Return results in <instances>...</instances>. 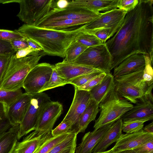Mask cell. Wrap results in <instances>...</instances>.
Instances as JSON below:
<instances>
[{
    "label": "cell",
    "mask_w": 153,
    "mask_h": 153,
    "mask_svg": "<svg viewBox=\"0 0 153 153\" xmlns=\"http://www.w3.org/2000/svg\"><path fill=\"white\" fill-rule=\"evenodd\" d=\"M72 126L71 122L63 120L62 122L54 129H53L51 134L53 136L70 132H75L72 130Z\"/></svg>",
    "instance_id": "obj_36"
},
{
    "label": "cell",
    "mask_w": 153,
    "mask_h": 153,
    "mask_svg": "<svg viewBox=\"0 0 153 153\" xmlns=\"http://www.w3.org/2000/svg\"><path fill=\"white\" fill-rule=\"evenodd\" d=\"M127 13L126 11L118 8L101 13V15L95 19L84 25L82 30L93 34L100 30L110 28L109 39L118 30Z\"/></svg>",
    "instance_id": "obj_8"
},
{
    "label": "cell",
    "mask_w": 153,
    "mask_h": 153,
    "mask_svg": "<svg viewBox=\"0 0 153 153\" xmlns=\"http://www.w3.org/2000/svg\"><path fill=\"white\" fill-rule=\"evenodd\" d=\"M111 29L110 28L102 29L97 31L92 34L96 36L103 44H104L108 39Z\"/></svg>",
    "instance_id": "obj_43"
},
{
    "label": "cell",
    "mask_w": 153,
    "mask_h": 153,
    "mask_svg": "<svg viewBox=\"0 0 153 153\" xmlns=\"http://www.w3.org/2000/svg\"><path fill=\"white\" fill-rule=\"evenodd\" d=\"M54 65L47 63H42L36 65L26 77L23 88L26 92L33 95L39 93L50 79Z\"/></svg>",
    "instance_id": "obj_10"
},
{
    "label": "cell",
    "mask_w": 153,
    "mask_h": 153,
    "mask_svg": "<svg viewBox=\"0 0 153 153\" xmlns=\"http://www.w3.org/2000/svg\"><path fill=\"white\" fill-rule=\"evenodd\" d=\"M19 128V124L13 126L0 137V153H13Z\"/></svg>",
    "instance_id": "obj_24"
},
{
    "label": "cell",
    "mask_w": 153,
    "mask_h": 153,
    "mask_svg": "<svg viewBox=\"0 0 153 153\" xmlns=\"http://www.w3.org/2000/svg\"><path fill=\"white\" fill-rule=\"evenodd\" d=\"M10 42L12 48L16 52L19 50L29 46L25 39H14Z\"/></svg>",
    "instance_id": "obj_44"
},
{
    "label": "cell",
    "mask_w": 153,
    "mask_h": 153,
    "mask_svg": "<svg viewBox=\"0 0 153 153\" xmlns=\"http://www.w3.org/2000/svg\"><path fill=\"white\" fill-rule=\"evenodd\" d=\"M99 111V104L91 98L88 105L80 117L77 134L85 132L89 123L95 120Z\"/></svg>",
    "instance_id": "obj_25"
},
{
    "label": "cell",
    "mask_w": 153,
    "mask_h": 153,
    "mask_svg": "<svg viewBox=\"0 0 153 153\" xmlns=\"http://www.w3.org/2000/svg\"><path fill=\"white\" fill-rule=\"evenodd\" d=\"M101 13L85 8L67 7L59 10H50L37 23L59 19H71L82 21L87 24L95 19Z\"/></svg>",
    "instance_id": "obj_11"
},
{
    "label": "cell",
    "mask_w": 153,
    "mask_h": 153,
    "mask_svg": "<svg viewBox=\"0 0 153 153\" xmlns=\"http://www.w3.org/2000/svg\"><path fill=\"white\" fill-rule=\"evenodd\" d=\"M135 153H153V140L133 149Z\"/></svg>",
    "instance_id": "obj_41"
},
{
    "label": "cell",
    "mask_w": 153,
    "mask_h": 153,
    "mask_svg": "<svg viewBox=\"0 0 153 153\" xmlns=\"http://www.w3.org/2000/svg\"><path fill=\"white\" fill-rule=\"evenodd\" d=\"M120 119L123 120L147 119L149 121L152 120L153 102L148 100L138 102Z\"/></svg>",
    "instance_id": "obj_21"
},
{
    "label": "cell",
    "mask_w": 153,
    "mask_h": 153,
    "mask_svg": "<svg viewBox=\"0 0 153 153\" xmlns=\"http://www.w3.org/2000/svg\"><path fill=\"white\" fill-rule=\"evenodd\" d=\"M153 0H139L127 12L118 30L105 42L112 58L111 70L135 53L149 56L153 64Z\"/></svg>",
    "instance_id": "obj_1"
},
{
    "label": "cell",
    "mask_w": 153,
    "mask_h": 153,
    "mask_svg": "<svg viewBox=\"0 0 153 153\" xmlns=\"http://www.w3.org/2000/svg\"><path fill=\"white\" fill-rule=\"evenodd\" d=\"M112 124L86 133L82 137L81 143L76 147V153H92L94 148L100 141Z\"/></svg>",
    "instance_id": "obj_20"
},
{
    "label": "cell",
    "mask_w": 153,
    "mask_h": 153,
    "mask_svg": "<svg viewBox=\"0 0 153 153\" xmlns=\"http://www.w3.org/2000/svg\"><path fill=\"white\" fill-rule=\"evenodd\" d=\"M73 62L108 74L111 70L113 60L112 56L104 44L88 48Z\"/></svg>",
    "instance_id": "obj_6"
},
{
    "label": "cell",
    "mask_w": 153,
    "mask_h": 153,
    "mask_svg": "<svg viewBox=\"0 0 153 153\" xmlns=\"http://www.w3.org/2000/svg\"><path fill=\"white\" fill-rule=\"evenodd\" d=\"M18 0H0V3L2 4H6L13 2L17 3Z\"/></svg>",
    "instance_id": "obj_50"
},
{
    "label": "cell",
    "mask_w": 153,
    "mask_h": 153,
    "mask_svg": "<svg viewBox=\"0 0 153 153\" xmlns=\"http://www.w3.org/2000/svg\"><path fill=\"white\" fill-rule=\"evenodd\" d=\"M51 101L50 97L45 93H39L32 95L26 114L22 121L19 124L18 140L35 130L43 109Z\"/></svg>",
    "instance_id": "obj_7"
},
{
    "label": "cell",
    "mask_w": 153,
    "mask_h": 153,
    "mask_svg": "<svg viewBox=\"0 0 153 153\" xmlns=\"http://www.w3.org/2000/svg\"><path fill=\"white\" fill-rule=\"evenodd\" d=\"M63 110L62 105L59 102L51 101L49 102L43 109L35 130L51 131Z\"/></svg>",
    "instance_id": "obj_14"
},
{
    "label": "cell",
    "mask_w": 153,
    "mask_h": 153,
    "mask_svg": "<svg viewBox=\"0 0 153 153\" xmlns=\"http://www.w3.org/2000/svg\"><path fill=\"white\" fill-rule=\"evenodd\" d=\"M16 53L10 42L0 39V54H13Z\"/></svg>",
    "instance_id": "obj_42"
},
{
    "label": "cell",
    "mask_w": 153,
    "mask_h": 153,
    "mask_svg": "<svg viewBox=\"0 0 153 153\" xmlns=\"http://www.w3.org/2000/svg\"><path fill=\"white\" fill-rule=\"evenodd\" d=\"M103 72H95L82 75L69 81L68 82V84L73 85L74 87L78 88L85 84Z\"/></svg>",
    "instance_id": "obj_33"
},
{
    "label": "cell",
    "mask_w": 153,
    "mask_h": 153,
    "mask_svg": "<svg viewBox=\"0 0 153 153\" xmlns=\"http://www.w3.org/2000/svg\"><path fill=\"white\" fill-rule=\"evenodd\" d=\"M143 131L147 133L153 134V123H151L146 125L143 128Z\"/></svg>",
    "instance_id": "obj_49"
},
{
    "label": "cell",
    "mask_w": 153,
    "mask_h": 153,
    "mask_svg": "<svg viewBox=\"0 0 153 153\" xmlns=\"http://www.w3.org/2000/svg\"><path fill=\"white\" fill-rule=\"evenodd\" d=\"M32 95L23 93L7 107V119L12 126L20 124L30 105Z\"/></svg>",
    "instance_id": "obj_16"
},
{
    "label": "cell",
    "mask_w": 153,
    "mask_h": 153,
    "mask_svg": "<svg viewBox=\"0 0 153 153\" xmlns=\"http://www.w3.org/2000/svg\"><path fill=\"white\" fill-rule=\"evenodd\" d=\"M116 153H135L133 150H129L122 151Z\"/></svg>",
    "instance_id": "obj_51"
},
{
    "label": "cell",
    "mask_w": 153,
    "mask_h": 153,
    "mask_svg": "<svg viewBox=\"0 0 153 153\" xmlns=\"http://www.w3.org/2000/svg\"><path fill=\"white\" fill-rule=\"evenodd\" d=\"M106 74L105 73L103 72L98 76L89 81L85 84L80 87L77 88L79 89L89 91L93 87L102 81L106 75Z\"/></svg>",
    "instance_id": "obj_38"
},
{
    "label": "cell",
    "mask_w": 153,
    "mask_h": 153,
    "mask_svg": "<svg viewBox=\"0 0 153 153\" xmlns=\"http://www.w3.org/2000/svg\"><path fill=\"white\" fill-rule=\"evenodd\" d=\"M70 133L52 136L45 142L34 153H48L55 146L63 140Z\"/></svg>",
    "instance_id": "obj_29"
},
{
    "label": "cell",
    "mask_w": 153,
    "mask_h": 153,
    "mask_svg": "<svg viewBox=\"0 0 153 153\" xmlns=\"http://www.w3.org/2000/svg\"><path fill=\"white\" fill-rule=\"evenodd\" d=\"M114 86V77L110 73L88 91L91 98L99 104Z\"/></svg>",
    "instance_id": "obj_23"
},
{
    "label": "cell",
    "mask_w": 153,
    "mask_h": 153,
    "mask_svg": "<svg viewBox=\"0 0 153 153\" xmlns=\"http://www.w3.org/2000/svg\"><path fill=\"white\" fill-rule=\"evenodd\" d=\"M52 0H18L20 11L17 15L23 22L35 26L51 9Z\"/></svg>",
    "instance_id": "obj_9"
},
{
    "label": "cell",
    "mask_w": 153,
    "mask_h": 153,
    "mask_svg": "<svg viewBox=\"0 0 153 153\" xmlns=\"http://www.w3.org/2000/svg\"><path fill=\"white\" fill-rule=\"evenodd\" d=\"M68 4V0H52L51 10H57L65 9L67 7Z\"/></svg>",
    "instance_id": "obj_45"
},
{
    "label": "cell",
    "mask_w": 153,
    "mask_h": 153,
    "mask_svg": "<svg viewBox=\"0 0 153 153\" xmlns=\"http://www.w3.org/2000/svg\"><path fill=\"white\" fill-rule=\"evenodd\" d=\"M88 47L76 41H74L68 48L65 58L63 61L73 62Z\"/></svg>",
    "instance_id": "obj_28"
},
{
    "label": "cell",
    "mask_w": 153,
    "mask_h": 153,
    "mask_svg": "<svg viewBox=\"0 0 153 153\" xmlns=\"http://www.w3.org/2000/svg\"><path fill=\"white\" fill-rule=\"evenodd\" d=\"M133 106L131 103L118 94L114 86L99 104L100 114L95 121L94 130L114 123Z\"/></svg>",
    "instance_id": "obj_5"
},
{
    "label": "cell",
    "mask_w": 153,
    "mask_h": 153,
    "mask_svg": "<svg viewBox=\"0 0 153 153\" xmlns=\"http://www.w3.org/2000/svg\"><path fill=\"white\" fill-rule=\"evenodd\" d=\"M25 39L29 46L36 51L40 52L42 51L41 47L36 42L26 37Z\"/></svg>",
    "instance_id": "obj_48"
},
{
    "label": "cell",
    "mask_w": 153,
    "mask_h": 153,
    "mask_svg": "<svg viewBox=\"0 0 153 153\" xmlns=\"http://www.w3.org/2000/svg\"><path fill=\"white\" fill-rule=\"evenodd\" d=\"M68 84V81L60 74L55 68L54 66L50 79L42 87L39 93L43 92L45 91L59 86H63Z\"/></svg>",
    "instance_id": "obj_27"
},
{
    "label": "cell",
    "mask_w": 153,
    "mask_h": 153,
    "mask_svg": "<svg viewBox=\"0 0 153 153\" xmlns=\"http://www.w3.org/2000/svg\"><path fill=\"white\" fill-rule=\"evenodd\" d=\"M139 0H119L117 8L127 12L134 10L139 2Z\"/></svg>",
    "instance_id": "obj_37"
},
{
    "label": "cell",
    "mask_w": 153,
    "mask_h": 153,
    "mask_svg": "<svg viewBox=\"0 0 153 153\" xmlns=\"http://www.w3.org/2000/svg\"><path fill=\"white\" fill-rule=\"evenodd\" d=\"M145 65L143 70V79L146 81L149 85H153V71L149 56L144 54Z\"/></svg>",
    "instance_id": "obj_34"
},
{
    "label": "cell",
    "mask_w": 153,
    "mask_h": 153,
    "mask_svg": "<svg viewBox=\"0 0 153 153\" xmlns=\"http://www.w3.org/2000/svg\"><path fill=\"white\" fill-rule=\"evenodd\" d=\"M144 68L114 78L116 91L121 97L131 103L135 104L148 100L153 101V85H149L143 79Z\"/></svg>",
    "instance_id": "obj_3"
},
{
    "label": "cell",
    "mask_w": 153,
    "mask_h": 153,
    "mask_svg": "<svg viewBox=\"0 0 153 153\" xmlns=\"http://www.w3.org/2000/svg\"><path fill=\"white\" fill-rule=\"evenodd\" d=\"M119 1V0H68L67 7L83 8L96 12H105L117 8Z\"/></svg>",
    "instance_id": "obj_19"
},
{
    "label": "cell",
    "mask_w": 153,
    "mask_h": 153,
    "mask_svg": "<svg viewBox=\"0 0 153 153\" xmlns=\"http://www.w3.org/2000/svg\"><path fill=\"white\" fill-rule=\"evenodd\" d=\"M52 136L51 131L34 130L21 141L17 142L13 153H34Z\"/></svg>",
    "instance_id": "obj_15"
},
{
    "label": "cell",
    "mask_w": 153,
    "mask_h": 153,
    "mask_svg": "<svg viewBox=\"0 0 153 153\" xmlns=\"http://www.w3.org/2000/svg\"><path fill=\"white\" fill-rule=\"evenodd\" d=\"M152 140L153 134L145 132L143 129L133 133L122 134L111 149L112 153L133 150Z\"/></svg>",
    "instance_id": "obj_13"
},
{
    "label": "cell",
    "mask_w": 153,
    "mask_h": 153,
    "mask_svg": "<svg viewBox=\"0 0 153 153\" xmlns=\"http://www.w3.org/2000/svg\"><path fill=\"white\" fill-rule=\"evenodd\" d=\"M74 88L72 103L63 120L71 122L72 130L77 134L80 117L89 103L91 97L88 91L79 89L76 87Z\"/></svg>",
    "instance_id": "obj_12"
},
{
    "label": "cell",
    "mask_w": 153,
    "mask_h": 153,
    "mask_svg": "<svg viewBox=\"0 0 153 153\" xmlns=\"http://www.w3.org/2000/svg\"><path fill=\"white\" fill-rule=\"evenodd\" d=\"M144 54L135 53L130 56L114 68V78L139 71L145 68Z\"/></svg>",
    "instance_id": "obj_18"
},
{
    "label": "cell",
    "mask_w": 153,
    "mask_h": 153,
    "mask_svg": "<svg viewBox=\"0 0 153 153\" xmlns=\"http://www.w3.org/2000/svg\"><path fill=\"white\" fill-rule=\"evenodd\" d=\"M26 36L18 32L17 30H10L0 29V39L10 42L16 39H25Z\"/></svg>",
    "instance_id": "obj_35"
},
{
    "label": "cell",
    "mask_w": 153,
    "mask_h": 153,
    "mask_svg": "<svg viewBox=\"0 0 153 153\" xmlns=\"http://www.w3.org/2000/svg\"><path fill=\"white\" fill-rule=\"evenodd\" d=\"M147 119L123 120L122 130L126 133L137 132L143 129Z\"/></svg>",
    "instance_id": "obj_32"
},
{
    "label": "cell",
    "mask_w": 153,
    "mask_h": 153,
    "mask_svg": "<svg viewBox=\"0 0 153 153\" xmlns=\"http://www.w3.org/2000/svg\"><path fill=\"white\" fill-rule=\"evenodd\" d=\"M75 41L88 48L103 44L96 36L82 31L77 36Z\"/></svg>",
    "instance_id": "obj_31"
},
{
    "label": "cell",
    "mask_w": 153,
    "mask_h": 153,
    "mask_svg": "<svg viewBox=\"0 0 153 153\" xmlns=\"http://www.w3.org/2000/svg\"><path fill=\"white\" fill-rule=\"evenodd\" d=\"M13 126L7 119L0 123V137L8 130Z\"/></svg>",
    "instance_id": "obj_47"
},
{
    "label": "cell",
    "mask_w": 153,
    "mask_h": 153,
    "mask_svg": "<svg viewBox=\"0 0 153 153\" xmlns=\"http://www.w3.org/2000/svg\"><path fill=\"white\" fill-rule=\"evenodd\" d=\"M40 52L36 51L29 46L17 51L15 54V56L16 58L19 59L28 56L36 54Z\"/></svg>",
    "instance_id": "obj_40"
},
{
    "label": "cell",
    "mask_w": 153,
    "mask_h": 153,
    "mask_svg": "<svg viewBox=\"0 0 153 153\" xmlns=\"http://www.w3.org/2000/svg\"><path fill=\"white\" fill-rule=\"evenodd\" d=\"M112 153L111 149L107 151H105L103 152H98L96 153Z\"/></svg>",
    "instance_id": "obj_52"
},
{
    "label": "cell",
    "mask_w": 153,
    "mask_h": 153,
    "mask_svg": "<svg viewBox=\"0 0 153 153\" xmlns=\"http://www.w3.org/2000/svg\"><path fill=\"white\" fill-rule=\"evenodd\" d=\"M123 120L120 119L111 126L93 149L92 153L103 152L113 143L116 142L122 134Z\"/></svg>",
    "instance_id": "obj_22"
},
{
    "label": "cell",
    "mask_w": 153,
    "mask_h": 153,
    "mask_svg": "<svg viewBox=\"0 0 153 153\" xmlns=\"http://www.w3.org/2000/svg\"><path fill=\"white\" fill-rule=\"evenodd\" d=\"M15 54L11 56L0 84L1 89L13 90L23 88L24 81L28 73L38 64L41 58L46 55L42 51L36 54L18 59L15 57Z\"/></svg>",
    "instance_id": "obj_4"
},
{
    "label": "cell",
    "mask_w": 153,
    "mask_h": 153,
    "mask_svg": "<svg viewBox=\"0 0 153 153\" xmlns=\"http://www.w3.org/2000/svg\"><path fill=\"white\" fill-rule=\"evenodd\" d=\"M84 25L76 30L64 31L24 24L17 30L38 44L46 55L65 58L68 48L82 31Z\"/></svg>",
    "instance_id": "obj_2"
},
{
    "label": "cell",
    "mask_w": 153,
    "mask_h": 153,
    "mask_svg": "<svg viewBox=\"0 0 153 153\" xmlns=\"http://www.w3.org/2000/svg\"><path fill=\"white\" fill-rule=\"evenodd\" d=\"M77 135L76 133H70L48 153H74L76 146Z\"/></svg>",
    "instance_id": "obj_26"
},
{
    "label": "cell",
    "mask_w": 153,
    "mask_h": 153,
    "mask_svg": "<svg viewBox=\"0 0 153 153\" xmlns=\"http://www.w3.org/2000/svg\"><path fill=\"white\" fill-rule=\"evenodd\" d=\"M12 55L10 54H0V84Z\"/></svg>",
    "instance_id": "obj_39"
},
{
    "label": "cell",
    "mask_w": 153,
    "mask_h": 153,
    "mask_svg": "<svg viewBox=\"0 0 153 153\" xmlns=\"http://www.w3.org/2000/svg\"><path fill=\"white\" fill-rule=\"evenodd\" d=\"M22 94L21 88L13 90L0 88V102L8 107Z\"/></svg>",
    "instance_id": "obj_30"
},
{
    "label": "cell",
    "mask_w": 153,
    "mask_h": 153,
    "mask_svg": "<svg viewBox=\"0 0 153 153\" xmlns=\"http://www.w3.org/2000/svg\"><path fill=\"white\" fill-rule=\"evenodd\" d=\"M54 66L60 74L68 82L82 75L95 72H102L92 67L79 65L73 62L62 61L56 64Z\"/></svg>",
    "instance_id": "obj_17"
},
{
    "label": "cell",
    "mask_w": 153,
    "mask_h": 153,
    "mask_svg": "<svg viewBox=\"0 0 153 153\" xmlns=\"http://www.w3.org/2000/svg\"><path fill=\"white\" fill-rule=\"evenodd\" d=\"M7 107L4 104L0 102V123L7 119Z\"/></svg>",
    "instance_id": "obj_46"
}]
</instances>
